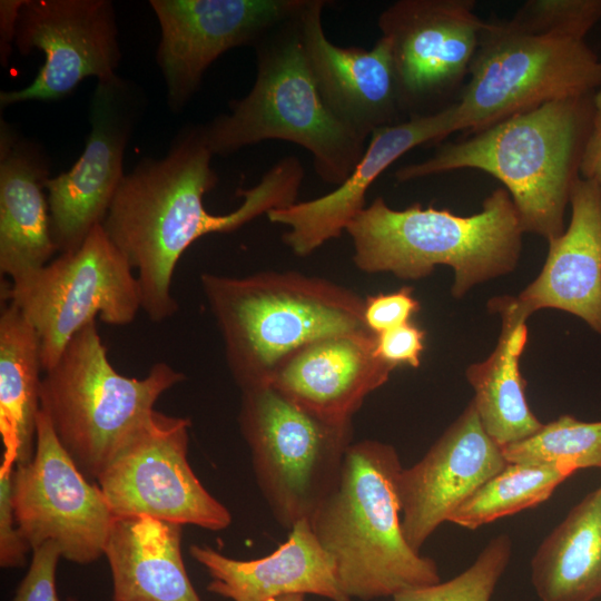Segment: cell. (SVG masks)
<instances>
[{"label": "cell", "mask_w": 601, "mask_h": 601, "mask_svg": "<svg viewBox=\"0 0 601 601\" xmlns=\"http://www.w3.org/2000/svg\"><path fill=\"white\" fill-rule=\"evenodd\" d=\"M1 294L35 328L43 372L97 316L108 325L124 326L142 309L136 273L101 224L77 249L4 284Z\"/></svg>", "instance_id": "obj_10"}, {"label": "cell", "mask_w": 601, "mask_h": 601, "mask_svg": "<svg viewBox=\"0 0 601 601\" xmlns=\"http://www.w3.org/2000/svg\"><path fill=\"white\" fill-rule=\"evenodd\" d=\"M580 177L601 189V89L593 95V115L581 157Z\"/></svg>", "instance_id": "obj_36"}, {"label": "cell", "mask_w": 601, "mask_h": 601, "mask_svg": "<svg viewBox=\"0 0 601 601\" xmlns=\"http://www.w3.org/2000/svg\"><path fill=\"white\" fill-rule=\"evenodd\" d=\"M184 380L166 362L155 363L142 378L118 373L95 319L43 372L40 411L77 467L96 482L151 416L160 395Z\"/></svg>", "instance_id": "obj_7"}, {"label": "cell", "mask_w": 601, "mask_h": 601, "mask_svg": "<svg viewBox=\"0 0 601 601\" xmlns=\"http://www.w3.org/2000/svg\"><path fill=\"white\" fill-rule=\"evenodd\" d=\"M475 6L398 0L381 12L377 24L391 48L406 118L435 114L460 95L485 24Z\"/></svg>", "instance_id": "obj_12"}, {"label": "cell", "mask_w": 601, "mask_h": 601, "mask_svg": "<svg viewBox=\"0 0 601 601\" xmlns=\"http://www.w3.org/2000/svg\"><path fill=\"white\" fill-rule=\"evenodd\" d=\"M501 450L509 463L562 464L575 471L601 469V421L561 415L529 439Z\"/></svg>", "instance_id": "obj_29"}, {"label": "cell", "mask_w": 601, "mask_h": 601, "mask_svg": "<svg viewBox=\"0 0 601 601\" xmlns=\"http://www.w3.org/2000/svg\"><path fill=\"white\" fill-rule=\"evenodd\" d=\"M420 307L418 300L413 295V288L403 286L388 294L367 296L364 299V322L370 332L378 335L410 323Z\"/></svg>", "instance_id": "obj_34"}, {"label": "cell", "mask_w": 601, "mask_h": 601, "mask_svg": "<svg viewBox=\"0 0 601 601\" xmlns=\"http://www.w3.org/2000/svg\"><path fill=\"white\" fill-rule=\"evenodd\" d=\"M24 0L0 1V52L2 65H7L12 42H14L19 13Z\"/></svg>", "instance_id": "obj_37"}, {"label": "cell", "mask_w": 601, "mask_h": 601, "mask_svg": "<svg viewBox=\"0 0 601 601\" xmlns=\"http://www.w3.org/2000/svg\"><path fill=\"white\" fill-rule=\"evenodd\" d=\"M506 464L471 400L425 455L401 472L402 529L411 548L420 552L434 531Z\"/></svg>", "instance_id": "obj_17"}, {"label": "cell", "mask_w": 601, "mask_h": 601, "mask_svg": "<svg viewBox=\"0 0 601 601\" xmlns=\"http://www.w3.org/2000/svg\"><path fill=\"white\" fill-rule=\"evenodd\" d=\"M424 338V331L410 322L376 335V353L395 368L401 365L418 367Z\"/></svg>", "instance_id": "obj_35"}, {"label": "cell", "mask_w": 601, "mask_h": 601, "mask_svg": "<svg viewBox=\"0 0 601 601\" xmlns=\"http://www.w3.org/2000/svg\"><path fill=\"white\" fill-rule=\"evenodd\" d=\"M600 19L601 0H529L508 20L531 35L584 40Z\"/></svg>", "instance_id": "obj_31"}, {"label": "cell", "mask_w": 601, "mask_h": 601, "mask_svg": "<svg viewBox=\"0 0 601 601\" xmlns=\"http://www.w3.org/2000/svg\"><path fill=\"white\" fill-rule=\"evenodd\" d=\"M144 106L142 92L129 80L116 75L97 82L83 152L68 171L46 183L51 233L60 253L77 249L102 224L125 176V150Z\"/></svg>", "instance_id": "obj_14"}, {"label": "cell", "mask_w": 601, "mask_h": 601, "mask_svg": "<svg viewBox=\"0 0 601 601\" xmlns=\"http://www.w3.org/2000/svg\"><path fill=\"white\" fill-rule=\"evenodd\" d=\"M188 417L154 411L97 479L116 518L149 516L220 531L229 510L213 496L189 465Z\"/></svg>", "instance_id": "obj_11"}, {"label": "cell", "mask_w": 601, "mask_h": 601, "mask_svg": "<svg viewBox=\"0 0 601 601\" xmlns=\"http://www.w3.org/2000/svg\"><path fill=\"white\" fill-rule=\"evenodd\" d=\"M540 601H594L601 597V485L574 505L531 560Z\"/></svg>", "instance_id": "obj_25"}, {"label": "cell", "mask_w": 601, "mask_h": 601, "mask_svg": "<svg viewBox=\"0 0 601 601\" xmlns=\"http://www.w3.org/2000/svg\"><path fill=\"white\" fill-rule=\"evenodd\" d=\"M570 206V224L548 242L538 277L515 297L492 298L489 309L526 323L536 311L554 308L581 318L601 335V189L579 177Z\"/></svg>", "instance_id": "obj_19"}, {"label": "cell", "mask_w": 601, "mask_h": 601, "mask_svg": "<svg viewBox=\"0 0 601 601\" xmlns=\"http://www.w3.org/2000/svg\"><path fill=\"white\" fill-rule=\"evenodd\" d=\"M306 0H150L161 37L157 62L170 108L180 110L224 52L256 45Z\"/></svg>", "instance_id": "obj_16"}, {"label": "cell", "mask_w": 601, "mask_h": 601, "mask_svg": "<svg viewBox=\"0 0 601 601\" xmlns=\"http://www.w3.org/2000/svg\"><path fill=\"white\" fill-rule=\"evenodd\" d=\"M201 127L181 132L161 159H145L125 174L102 227L138 279L141 308L152 322L171 317L175 268L184 252L211 233L235 230L273 209L296 203L304 168L296 157L274 165L246 190L238 208L213 215L204 195L217 183Z\"/></svg>", "instance_id": "obj_1"}, {"label": "cell", "mask_w": 601, "mask_h": 601, "mask_svg": "<svg viewBox=\"0 0 601 601\" xmlns=\"http://www.w3.org/2000/svg\"><path fill=\"white\" fill-rule=\"evenodd\" d=\"M326 3L325 0H307L300 12L305 55L327 108L341 122L367 139L374 130L406 118L391 48L383 37L371 49L331 42L322 24Z\"/></svg>", "instance_id": "obj_18"}, {"label": "cell", "mask_w": 601, "mask_h": 601, "mask_svg": "<svg viewBox=\"0 0 601 601\" xmlns=\"http://www.w3.org/2000/svg\"><path fill=\"white\" fill-rule=\"evenodd\" d=\"M238 425L274 519L288 530L308 520L339 477L352 421L322 418L267 384L242 391Z\"/></svg>", "instance_id": "obj_9"}, {"label": "cell", "mask_w": 601, "mask_h": 601, "mask_svg": "<svg viewBox=\"0 0 601 601\" xmlns=\"http://www.w3.org/2000/svg\"><path fill=\"white\" fill-rule=\"evenodd\" d=\"M181 529L149 516L115 519L104 551L111 601H201L181 555Z\"/></svg>", "instance_id": "obj_24"}, {"label": "cell", "mask_w": 601, "mask_h": 601, "mask_svg": "<svg viewBox=\"0 0 601 601\" xmlns=\"http://www.w3.org/2000/svg\"><path fill=\"white\" fill-rule=\"evenodd\" d=\"M12 502L31 550L53 542L63 559L78 564L104 555L116 516L98 483L77 467L41 411L35 454L13 470Z\"/></svg>", "instance_id": "obj_13"}, {"label": "cell", "mask_w": 601, "mask_h": 601, "mask_svg": "<svg viewBox=\"0 0 601 601\" xmlns=\"http://www.w3.org/2000/svg\"><path fill=\"white\" fill-rule=\"evenodd\" d=\"M117 35L111 1L24 0L14 45L24 56L41 50L45 62L27 87L1 91V107L58 100L88 77L99 81L116 76L121 59Z\"/></svg>", "instance_id": "obj_15"}, {"label": "cell", "mask_w": 601, "mask_h": 601, "mask_svg": "<svg viewBox=\"0 0 601 601\" xmlns=\"http://www.w3.org/2000/svg\"><path fill=\"white\" fill-rule=\"evenodd\" d=\"M16 461L4 455L0 466V565L17 569L24 565L32 551L18 525L12 502V475Z\"/></svg>", "instance_id": "obj_32"}, {"label": "cell", "mask_w": 601, "mask_h": 601, "mask_svg": "<svg viewBox=\"0 0 601 601\" xmlns=\"http://www.w3.org/2000/svg\"><path fill=\"white\" fill-rule=\"evenodd\" d=\"M394 366L376 353L372 332L315 339L287 356L269 385L299 407L328 421H352L368 394L384 385Z\"/></svg>", "instance_id": "obj_21"}, {"label": "cell", "mask_w": 601, "mask_h": 601, "mask_svg": "<svg viewBox=\"0 0 601 601\" xmlns=\"http://www.w3.org/2000/svg\"><path fill=\"white\" fill-rule=\"evenodd\" d=\"M402 470L393 445L353 442L335 486L308 519L351 600L393 598L441 581L436 562L413 550L404 536Z\"/></svg>", "instance_id": "obj_3"}, {"label": "cell", "mask_w": 601, "mask_h": 601, "mask_svg": "<svg viewBox=\"0 0 601 601\" xmlns=\"http://www.w3.org/2000/svg\"><path fill=\"white\" fill-rule=\"evenodd\" d=\"M189 554L211 577L207 590L231 601H274L289 594L351 601L308 520L296 523L284 543L259 559L237 560L197 544L189 546Z\"/></svg>", "instance_id": "obj_22"}, {"label": "cell", "mask_w": 601, "mask_h": 601, "mask_svg": "<svg viewBox=\"0 0 601 601\" xmlns=\"http://www.w3.org/2000/svg\"><path fill=\"white\" fill-rule=\"evenodd\" d=\"M502 318L497 344L487 358L471 364L466 380L474 390L472 402L489 437L501 449L538 433L541 423L525 395L526 382L520 357L528 342L526 323Z\"/></svg>", "instance_id": "obj_27"}, {"label": "cell", "mask_w": 601, "mask_h": 601, "mask_svg": "<svg viewBox=\"0 0 601 601\" xmlns=\"http://www.w3.org/2000/svg\"><path fill=\"white\" fill-rule=\"evenodd\" d=\"M456 132L452 102L444 109L412 116L374 130L364 155L347 179L322 197L296 201L267 214L272 223L288 227L283 239L298 256H306L342 235L365 208V195L375 179L413 148L433 145Z\"/></svg>", "instance_id": "obj_20"}, {"label": "cell", "mask_w": 601, "mask_h": 601, "mask_svg": "<svg viewBox=\"0 0 601 601\" xmlns=\"http://www.w3.org/2000/svg\"><path fill=\"white\" fill-rule=\"evenodd\" d=\"M30 566L18 585L11 601H62L56 588V572L62 558L53 542H47L32 551ZM66 601H77L70 598Z\"/></svg>", "instance_id": "obj_33"}, {"label": "cell", "mask_w": 601, "mask_h": 601, "mask_svg": "<svg viewBox=\"0 0 601 601\" xmlns=\"http://www.w3.org/2000/svg\"><path fill=\"white\" fill-rule=\"evenodd\" d=\"M49 165L40 148L0 125V272L11 282L50 262L55 244L45 195Z\"/></svg>", "instance_id": "obj_23"}, {"label": "cell", "mask_w": 601, "mask_h": 601, "mask_svg": "<svg viewBox=\"0 0 601 601\" xmlns=\"http://www.w3.org/2000/svg\"><path fill=\"white\" fill-rule=\"evenodd\" d=\"M346 231L358 269L418 279L445 265L454 272L451 290L455 298L480 283L511 273L516 267L524 234L511 196L503 187L492 191L481 211L471 216L420 204L393 209L377 197L351 221Z\"/></svg>", "instance_id": "obj_5"}, {"label": "cell", "mask_w": 601, "mask_h": 601, "mask_svg": "<svg viewBox=\"0 0 601 601\" xmlns=\"http://www.w3.org/2000/svg\"><path fill=\"white\" fill-rule=\"evenodd\" d=\"M511 553L510 536L500 534L490 540L474 562L456 577L401 591L393 601H491Z\"/></svg>", "instance_id": "obj_30"}, {"label": "cell", "mask_w": 601, "mask_h": 601, "mask_svg": "<svg viewBox=\"0 0 601 601\" xmlns=\"http://www.w3.org/2000/svg\"><path fill=\"white\" fill-rule=\"evenodd\" d=\"M574 469L562 464L509 463L471 494L449 522L475 530L546 501Z\"/></svg>", "instance_id": "obj_28"}, {"label": "cell", "mask_w": 601, "mask_h": 601, "mask_svg": "<svg viewBox=\"0 0 601 601\" xmlns=\"http://www.w3.org/2000/svg\"><path fill=\"white\" fill-rule=\"evenodd\" d=\"M43 372L38 335L17 306L0 314V434L3 454L28 463L36 450Z\"/></svg>", "instance_id": "obj_26"}, {"label": "cell", "mask_w": 601, "mask_h": 601, "mask_svg": "<svg viewBox=\"0 0 601 601\" xmlns=\"http://www.w3.org/2000/svg\"><path fill=\"white\" fill-rule=\"evenodd\" d=\"M592 115L593 95L549 101L445 142L395 177L407 181L459 169L484 171L510 194L524 233L550 242L564 231Z\"/></svg>", "instance_id": "obj_2"}, {"label": "cell", "mask_w": 601, "mask_h": 601, "mask_svg": "<svg viewBox=\"0 0 601 601\" xmlns=\"http://www.w3.org/2000/svg\"><path fill=\"white\" fill-rule=\"evenodd\" d=\"M303 8L257 41L252 90L201 131L213 155L268 139L296 144L311 152L322 180L339 186L362 159L367 139L341 122L318 91L302 40Z\"/></svg>", "instance_id": "obj_6"}, {"label": "cell", "mask_w": 601, "mask_h": 601, "mask_svg": "<svg viewBox=\"0 0 601 601\" xmlns=\"http://www.w3.org/2000/svg\"><path fill=\"white\" fill-rule=\"evenodd\" d=\"M200 285L240 391L269 384L287 356L315 339L370 332L364 299L324 278L297 272L204 273Z\"/></svg>", "instance_id": "obj_4"}, {"label": "cell", "mask_w": 601, "mask_h": 601, "mask_svg": "<svg viewBox=\"0 0 601 601\" xmlns=\"http://www.w3.org/2000/svg\"><path fill=\"white\" fill-rule=\"evenodd\" d=\"M274 601H305V595L304 594H289V595L280 597Z\"/></svg>", "instance_id": "obj_38"}, {"label": "cell", "mask_w": 601, "mask_h": 601, "mask_svg": "<svg viewBox=\"0 0 601 601\" xmlns=\"http://www.w3.org/2000/svg\"><path fill=\"white\" fill-rule=\"evenodd\" d=\"M601 59L584 40L531 35L485 20L466 81L453 102L467 136L549 101L594 95Z\"/></svg>", "instance_id": "obj_8"}]
</instances>
